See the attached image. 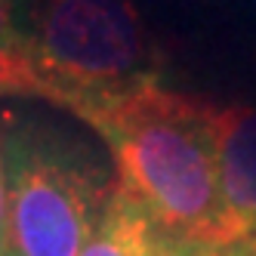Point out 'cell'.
I'll list each match as a JSON object with an SVG mask.
<instances>
[{
  "instance_id": "obj_6",
  "label": "cell",
  "mask_w": 256,
  "mask_h": 256,
  "mask_svg": "<svg viewBox=\"0 0 256 256\" xmlns=\"http://www.w3.org/2000/svg\"><path fill=\"white\" fill-rule=\"evenodd\" d=\"M0 96L46 99V86L34 68L25 28L19 25V0H0Z\"/></svg>"
},
{
  "instance_id": "obj_3",
  "label": "cell",
  "mask_w": 256,
  "mask_h": 256,
  "mask_svg": "<svg viewBox=\"0 0 256 256\" xmlns=\"http://www.w3.org/2000/svg\"><path fill=\"white\" fill-rule=\"evenodd\" d=\"M0 158L6 182L4 256H80L114 186L93 164L31 130L0 139Z\"/></svg>"
},
{
  "instance_id": "obj_7",
  "label": "cell",
  "mask_w": 256,
  "mask_h": 256,
  "mask_svg": "<svg viewBox=\"0 0 256 256\" xmlns=\"http://www.w3.org/2000/svg\"><path fill=\"white\" fill-rule=\"evenodd\" d=\"M173 256H238L234 247H213V244H179Z\"/></svg>"
},
{
  "instance_id": "obj_5",
  "label": "cell",
  "mask_w": 256,
  "mask_h": 256,
  "mask_svg": "<svg viewBox=\"0 0 256 256\" xmlns=\"http://www.w3.org/2000/svg\"><path fill=\"white\" fill-rule=\"evenodd\" d=\"M176 247L179 241L164 234L154 219L114 186L99 226L90 234L80 256H173Z\"/></svg>"
},
{
  "instance_id": "obj_4",
  "label": "cell",
  "mask_w": 256,
  "mask_h": 256,
  "mask_svg": "<svg viewBox=\"0 0 256 256\" xmlns=\"http://www.w3.org/2000/svg\"><path fill=\"white\" fill-rule=\"evenodd\" d=\"M222 200L241 241L256 232V105H213Z\"/></svg>"
},
{
  "instance_id": "obj_2",
  "label": "cell",
  "mask_w": 256,
  "mask_h": 256,
  "mask_svg": "<svg viewBox=\"0 0 256 256\" xmlns=\"http://www.w3.org/2000/svg\"><path fill=\"white\" fill-rule=\"evenodd\" d=\"M46 102L80 120L96 105L158 84V50L133 0H38L25 28Z\"/></svg>"
},
{
  "instance_id": "obj_9",
  "label": "cell",
  "mask_w": 256,
  "mask_h": 256,
  "mask_svg": "<svg viewBox=\"0 0 256 256\" xmlns=\"http://www.w3.org/2000/svg\"><path fill=\"white\" fill-rule=\"evenodd\" d=\"M232 247H234L238 256H256V232H250L244 241H238V244H232Z\"/></svg>"
},
{
  "instance_id": "obj_1",
  "label": "cell",
  "mask_w": 256,
  "mask_h": 256,
  "mask_svg": "<svg viewBox=\"0 0 256 256\" xmlns=\"http://www.w3.org/2000/svg\"><path fill=\"white\" fill-rule=\"evenodd\" d=\"M112 148L118 182L179 244L241 241L222 200L213 105L160 84L136 86L84 114Z\"/></svg>"
},
{
  "instance_id": "obj_8",
  "label": "cell",
  "mask_w": 256,
  "mask_h": 256,
  "mask_svg": "<svg viewBox=\"0 0 256 256\" xmlns=\"http://www.w3.org/2000/svg\"><path fill=\"white\" fill-rule=\"evenodd\" d=\"M6 241V182H4V158H0V256Z\"/></svg>"
},
{
  "instance_id": "obj_10",
  "label": "cell",
  "mask_w": 256,
  "mask_h": 256,
  "mask_svg": "<svg viewBox=\"0 0 256 256\" xmlns=\"http://www.w3.org/2000/svg\"><path fill=\"white\" fill-rule=\"evenodd\" d=\"M253 4H256V0H253Z\"/></svg>"
}]
</instances>
